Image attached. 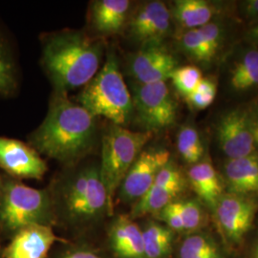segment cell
<instances>
[{
    "mask_svg": "<svg viewBox=\"0 0 258 258\" xmlns=\"http://www.w3.org/2000/svg\"><path fill=\"white\" fill-rule=\"evenodd\" d=\"M96 136V118L67 93L55 91L46 117L30 135L29 145L39 154L73 164L92 149Z\"/></svg>",
    "mask_w": 258,
    "mask_h": 258,
    "instance_id": "cell-1",
    "label": "cell"
},
{
    "mask_svg": "<svg viewBox=\"0 0 258 258\" xmlns=\"http://www.w3.org/2000/svg\"><path fill=\"white\" fill-rule=\"evenodd\" d=\"M104 47L82 31L64 30L45 38L41 64L55 92L67 93L89 83L100 70Z\"/></svg>",
    "mask_w": 258,
    "mask_h": 258,
    "instance_id": "cell-2",
    "label": "cell"
},
{
    "mask_svg": "<svg viewBox=\"0 0 258 258\" xmlns=\"http://www.w3.org/2000/svg\"><path fill=\"white\" fill-rule=\"evenodd\" d=\"M52 199L55 217L73 228L90 227L112 214L100 164H89L68 174Z\"/></svg>",
    "mask_w": 258,
    "mask_h": 258,
    "instance_id": "cell-3",
    "label": "cell"
},
{
    "mask_svg": "<svg viewBox=\"0 0 258 258\" xmlns=\"http://www.w3.org/2000/svg\"><path fill=\"white\" fill-rule=\"evenodd\" d=\"M77 101L95 118L103 117L113 124L125 127L132 120V96L113 51L107 52L103 66L83 86Z\"/></svg>",
    "mask_w": 258,
    "mask_h": 258,
    "instance_id": "cell-4",
    "label": "cell"
},
{
    "mask_svg": "<svg viewBox=\"0 0 258 258\" xmlns=\"http://www.w3.org/2000/svg\"><path fill=\"white\" fill-rule=\"evenodd\" d=\"M52 195L23 184L19 179L1 176L0 231L12 237L33 226L52 227L55 220Z\"/></svg>",
    "mask_w": 258,
    "mask_h": 258,
    "instance_id": "cell-5",
    "label": "cell"
},
{
    "mask_svg": "<svg viewBox=\"0 0 258 258\" xmlns=\"http://www.w3.org/2000/svg\"><path fill=\"white\" fill-rule=\"evenodd\" d=\"M151 138L149 132L132 131L113 123L106 129L102 137L100 168L111 212L124 176Z\"/></svg>",
    "mask_w": 258,
    "mask_h": 258,
    "instance_id": "cell-6",
    "label": "cell"
},
{
    "mask_svg": "<svg viewBox=\"0 0 258 258\" xmlns=\"http://www.w3.org/2000/svg\"><path fill=\"white\" fill-rule=\"evenodd\" d=\"M133 118L143 132L153 134L171 127L177 120V104L166 82L131 83Z\"/></svg>",
    "mask_w": 258,
    "mask_h": 258,
    "instance_id": "cell-7",
    "label": "cell"
},
{
    "mask_svg": "<svg viewBox=\"0 0 258 258\" xmlns=\"http://www.w3.org/2000/svg\"><path fill=\"white\" fill-rule=\"evenodd\" d=\"M213 210L223 236L230 244L236 246L252 226L258 211V202L250 196L223 194Z\"/></svg>",
    "mask_w": 258,
    "mask_h": 258,
    "instance_id": "cell-8",
    "label": "cell"
},
{
    "mask_svg": "<svg viewBox=\"0 0 258 258\" xmlns=\"http://www.w3.org/2000/svg\"><path fill=\"white\" fill-rule=\"evenodd\" d=\"M170 162L165 148H148L141 152L124 176L117 195L124 204H134L147 194L161 169Z\"/></svg>",
    "mask_w": 258,
    "mask_h": 258,
    "instance_id": "cell-9",
    "label": "cell"
},
{
    "mask_svg": "<svg viewBox=\"0 0 258 258\" xmlns=\"http://www.w3.org/2000/svg\"><path fill=\"white\" fill-rule=\"evenodd\" d=\"M171 13L162 1H148L129 16L125 27L132 40L142 46L162 44L171 31Z\"/></svg>",
    "mask_w": 258,
    "mask_h": 258,
    "instance_id": "cell-10",
    "label": "cell"
},
{
    "mask_svg": "<svg viewBox=\"0 0 258 258\" xmlns=\"http://www.w3.org/2000/svg\"><path fill=\"white\" fill-rule=\"evenodd\" d=\"M216 135L222 151L229 160L255 153L249 111L236 108L225 113L218 121Z\"/></svg>",
    "mask_w": 258,
    "mask_h": 258,
    "instance_id": "cell-11",
    "label": "cell"
},
{
    "mask_svg": "<svg viewBox=\"0 0 258 258\" xmlns=\"http://www.w3.org/2000/svg\"><path fill=\"white\" fill-rule=\"evenodd\" d=\"M184 188V179L179 168L170 161L158 173L148 192L132 206L130 217L136 219L148 214H156L175 201Z\"/></svg>",
    "mask_w": 258,
    "mask_h": 258,
    "instance_id": "cell-12",
    "label": "cell"
},
{
    "mask_svg": "<svg viewBox=\"0 0 258 258\" xmlns=\"http://www.w3.org/2000/svg\"><path fill=\"white\" fill-rule=\"evenodd\" d=\"M0 168L15 179L40 180L46 173L47 165L30 145L0 136Z\"/></svg>",
    "mask_w": 258,
    "mask_h": 258,
    "instance_id": "cell-13",
    "label": "cell"
},
{
    "mask_svg": "<svg viewBox=\"0 0 258 258\" xmlns=\"http://www.w3.org/2000/svg\"><path fill=\"white\" fill-rule=\"evenodd\" d=\"M127 66L135 83L148 84L170 80L178 61L162 44L146 45L129 57Z\"/></svg>",
    "mask_w": 258,
    "mask_h": 258,
    "instance_id": "cell-14",
    "label": "cell"
},
{
    "mask_svg": "<svg viewBox=\"0 0 258 258\" xmlns=\"http://www.w3.org/2000/svg\"><path fill=\"white\" fill-rule=\"evenodd\" d=\"M57 240L52 227L33 226L14 234L3 249L4 258H46Z\"/></svg>",
    "mask_w": 258,
    "mask_h": 258,
    "instance_id": "cell-15",
    "label": "cell"
},
{
    "mask_svg": "<svg viewBox=\"0 0 258 258\" xmlns=\"http://www.w3.org/2000/svg\"><path fill=\"white\" fill-rule=\"evenodd\" d=\"M108 241L117 258H146L142 228L130 216L119 215L113 220Z\"/></svg>",
    "mask_w": 258,
    "mask_h": 258,
    "instance_id": "cell-16",
    "label": "cell"
},
{
    "mask_svg": "<svg viewBox=\"0 0 258 258\" xmlns=\"http://www.w3.org/2000/svg\"><path fill=\"white\" fill-rule=\"evenodd\" d=\"M229 194L252 196L258 194V155L231 159L224 166Z\"/></svg>",
    "mask_w": 258,
    "mask_h": 258,
    "instance_id": "cell-17",
    "label": "cell"
},
{
    "mask_svg": "<svg viewBox=\"0 0 258 258\" xmlns=\"http://www.w3.org/2000/svg\"><path fill=\"white\" fill-rule=\"evenodd\" d=\"M131 2L128 0H98L90 9L93 28L102 35L118 34L125 28Z\"/></svg>",
    "mask_w": 258,
    "mask_h": 258,
    "instance_id": "cell-18",
    "label": "cell"
},
{
    "mask_svg": "<svg viewBox=\"0 0 258 258\" xmlns=\"http://www.w3.org/2000/svg\"><path fill=\"white\" fill-rule=\"evenodd\" d=\"M187 176L195 194L213 209L223 195V187L212 164L208 161H200L188 169Z\"/></svg>",
    "mask_w": 258,
    "mask_h": 258,
    "instance_id": "cell-19",
    "label": "cell"
},
{
    "mask_svg": "<svg viewBox=\"0 0 258 258\" xmlns=\"http://www.w3.org/2000/svg\"><path fill=\"white\" fill-rule=\"evenodd\" d=\"M169 10L171 17L185 31L210 23L215 14L214 6L205 0H177Z\"/></svg>",
    "mask_w": 258,
    "mask_h": 258,
    "instance_id": "cell-20",
    "label": "cell"
},
{
    "mask_svg": "<svg viewBox=\"0 0 258 258\" xmlns=\"http://www.w3.org/2000/svg\"><path fill=\"white\" fill-rule=\"evenodd\" d=\"M230 84L237 92H245L258 86V49L250 47L234 60L230 70Z\"/></svg>",
    "mask_w": 258,
    "mask_h": 258,
    "instance_id": "cell-21",
    "label": "cell"
},
{
    "mask_svg": "<svg viewBox=\"0 0 258 258\" xmlns=\"http://www.w3.org/2000/svg\"><path fill=\"white\" fill-rule=\"evenodd\" d=\"M142 232L146 258L169 256L173 247L174 231L162 223L150 221L142 228Z\"/></svg>",
    "mask_w": 258,
    "mask_h": 258,
    "instance_id": "cell-22",
    "label": "cell"
},
{
    "mask_svg": "<svg viewBox=\"0 0 258 258\" xmlns=\"http://www.w3.org/2000/svg\"><path fill=\"white\" fill-rule=\"evenodd\" d=\"M179 258H225L220 246L210 235L194 232L187 235L178 249Z\"/></svg>",
    "mask_w": 258,
    "mask_h": 258,
    "instance_id": "cell-23",
    "label": "cell"
},
{
    "mask_svg": "<svg viewBox=\"0 0 258 258\" xmlns=\"http://www.w3.org/2000/svg\"><path fill=\"white\" fill-rule=\"evenodd\" d=\"M18 88L17 62L9 42L0 33V97H12Z\"/></svg>",
    "mask_w": 258,
    "mask_h": 258,
    "instance_id": "cell-24",
    "label": "cell"
},
{
    "mask_svg": "<svg viewBox=\"0 0 258 258\" xmlns=\"http://www.w3.org/2000/svg\"><path fill=\"white\" fill-rule=\"evenodd\" d=\"M177 149L184 162L195 165L200 162L204 154V147L200 135L196 129L185 125L177 135Z\"/></svg>",
    "mask_w": 258,
    "mask_h": 258,
    "instance_id": "cell-25",
    "label": "cell"
},
{
    "mask_svg": "<svg viewBox=\"0 0 258 258\" xmlns=\"http://www.w3.org/2000/svg\"><path fill=\"white\" fill-rule=\"evenodd\" d=\"M184 53L198 62H210L214 55L207 46L199 29L186 30L180 40Z\"/></svg>",
    "mask_w": 258,
    "mask_h": 258,
    "instance_id": "cell-26",
    "label": "cell"
},
{
    "mask_svg": "<svg viewBox=\"0 0 258 258\" xmlns=\"http://www.w3.org/2000/svg\"><path fill=\"white\" fill-rule=\"evenodd\" d=\"M202 79L201 70L192 65L178 66L170 77L176 90L184 97L194 92Z\"/></svg>",
    "mask_w": 258,
    "mask_h": 258,
    "instance_id": "cell-27",
    "label": "cell"
},
{
    "mask_svg": "<svg viewBox=\"0 0 258 258\" xmlns=\"http://www.w3.org/2000/svg\"><path fill=\"white\" fill-rule=\"evenodd\" d=\"M176 210L183 223L184 231H196L203 222V212L195 200H175Z\"/></svg>",
    "mask_w": 258,
    "mask_h": 258,
    "instance_id": "cell-28",
    "label": "cell"
},
{
    "mask_svg": "<svg viewBox=\"0 0 258 258\" xmlns=\"http://www.w3.org/2000/svg\"><path fill=\"white\" fill-rule=\"evenodd\" d=\"M217 92V85L212 78H205L199 83L194 92L185 97L194 109L203 110L212 105Z\"/></svg>",
    "mask_w": 258,
    "mask_h": 258,
    "instance_id": "cell-29",
    "label": "cell"
},
{
    "mask_svg": "<svg viewBox=\"0 0 258 258\" xmlns=\"http://www.w3.org/2000/svg\"><path fill=\"white\" fill-rule=\"evenodd\" d=\"M198 29L203 37L207 46L209 47L212 55L215 56L224 40L223 27L219 23L215 21H211L210 23Z\"/></svg>",
    "mask_w": 258,
    "mask_h": 258,
    "instance_id": "cell-30",
    "label": "cell"
},
{
    "mask_svg": "<svg viewBox=\"0 0 258 258\" xmlns=\"http://www.w3.org/2000/svg\"><path fill=\"white\" fill-rule=\"evenodd\" d=\"M158 214V218L163 222L164 225H166L167 228H169L172 231L181 232L184 231V226L182 220L180 218V215L176 210L174 201L172 203L167 205L166 208H164L162 211L156 213Z\"/></svg>",
    "mask_w": 258,
    "mask_h": 258,
    "instance_id": "cell-31",
    "label": "cell"
},
{
    "mask_svg": "<svg viewBox=\"0 0 258 258\" xmlns=\"http://www.w3.org/2000/svg\"><path fill=\"white\" fill-rule=\"evenodd\" d=\"M58 258H105L102 253L95 249L86 248V247H79L72 248L61 253Z\"/></svg>",
    "mask_w": 258,
    "mask_h": 258,
    "instance_id": "cell-32",
    "label": "cell"
},
{
    "mask_svg": "<svg viewBox=\"0 0 258 258\" xmlns=\"http://www.w3.org/2000/svg\"><path fill=\"white\" fill-rule=\"evenodd\" d=\"M241 14L244 19H247L251 25L258 23V0H247L240 4Z\"/></svg>",
    "mask_w": 258,
    "mask_h": 258,
    "instance_id": "cell-33",
    "label": "cell"
},
{
    "mask_svg": "<svg viewBox=\"0 0 258 258\" xmlns=\"http://www.w3.org/2000/svg\"><path fill=\"white\" fill-rule=\"evenodd\" d=\"M250 120H251V128H252V135L254 140L255 148H258V103L253 111L249 112Z\"/></svg>",
    "mask_w": 258,
    "mask_h": 258,
    "instance_id": "cell-34",
    "label": "cell"
},
{
    "mask_svg": "<svg viewBox=\"0 0 258 258\" xmlns=\"http://www.w3.org/2000/svg\"><path fill=\"white\" fill-rule=\"evenodd\" d=\"M246 37L253 47L258 49V23L254 25H250V28L246 34Z\"/></svg>",
    "mask_w": 258,
    "mask_h": 258,
    "instance_id": "cell-35",
    "label": "cell"
},
{
    "mask_svg": "<svg viewBox=\"0 0 258 258\" xmlns=\"http://www.w3.org/2000/svg\"><path fill=\"white\" fill-rule=\"evenodd\" d=\"M249 258H258V237L255 239L252 247H251Z\"/></svg>",
    "mask_w": 258,
    "mask_h": 258,
    "instance_id": "cell-36",
    "label": "cell"
},
{
    "mask_svg": "<svg viewBox=\"0 0 258 258\" xmlns=\"http://www.w3.org/2000/svg\"><path fill=\"white\" fill-rule=\"evenodd\" d=\"M0 258H4L3 257V248L0 246Z\"/></svg>",
    "mask_w": 258,
    "mask_h": 258,
    "instance_id": "cell-37",
    "label": "cell"
},
{
    "mask_svg": "<svg viewBox=\"0 0 258 258\" xmlns=\"http://www.w3.org/2000/svg\"><path fill=\"white\" fill-rule=\"evenodd\" d=\"M0 184H1V175H0Z\"/></svg>",
    "mask_w": 258,
    "mask_h": 258,
    "instance_id": "cell-38",
    "label": "cell"
}]
</instances>
